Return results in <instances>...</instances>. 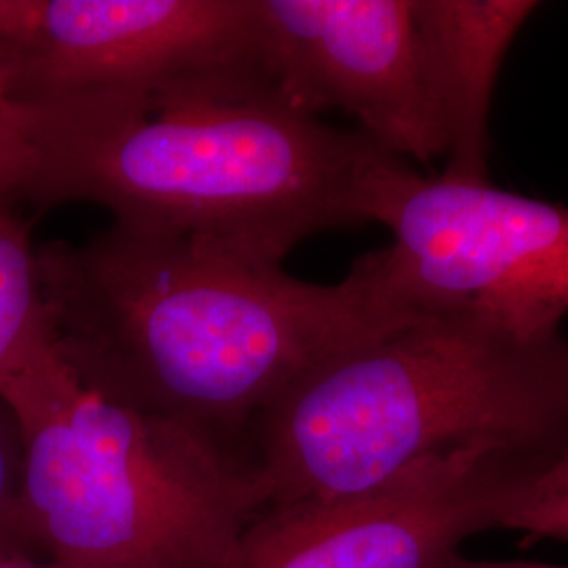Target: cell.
Listing matches in <instances>:
<instances>
[{"instance_id": "obj_1", "label": "cell", "mask_w": 568, "mask_h": 568, "mask_svg": "<svg viewBox=\"0 0 568 568\" xmlns=\"http://www.w3.org/2000/svg\"><path fill=\"white\" fill-rule=\"evenodd\" d=\"M37 260L53 349L82 386L227 453L310 368L429 316L379 251L316 284L110 225L41 244Z\"/></svg>"}, {"instance_id": "obj_2", "label": "cell", "mask_w": 568, "mask_h": 568, "mask_svg": "<svg viewBox=\"0 0 568 568\" xmlns=\"http://www.w3.org/2000/svg\"><path fill=\"white\" fill-rule=\"evenodd\" d=\"M386 154L267 84L11 100L0 203L98 204L131 234L283 265L318 232L366 224V182Z\"/></svg>"}, {"instance_id": "obj_3", "label": "cell", "mask_w": 568, "mask_h": 568, "mask_svg": "<svg viewBox=\"0 0 568 568\" xmlns=\"http://www.w3.org/2000/svg\"><path fill=\"white\" fill-rule=\"evenodd\" d=\"M255 436L264 509L356 495L466 450L548 464L568 450V337L443 310L310 368Z\"/></svg>"}, {"instance_id": "obj_4", "label": "cell", "mask_w": 568, "mask_h": 568, "mask_svg": "<svg viewBox=\"0 0 568 568\" xmlns=\"http://www.w3.org/2000/svg\"><path fill=\"white\" fill-rule=\"evenodd\" d=\"M20 429L21 528L70 568H222L262 514L246 464L87 389L53 339L0 387Z\"/></svg>"}, {"instance_id": "obj_5", "label": "cell", "mask_w": 568, "mask_h": 568, "mask_svg": "<svg viewBox=\"0 0 568 568\" xmlns=\"http://www.w3.org/2000/svg\"><path fill=\"white\" fill-rule=\"evenodd\" d=\"M366 224L405 302L436 314L469 307L528 337L556 335L568 314V206L490 183L448 182L386 154L368 175Z\"/></svg>"}, {"instance_id": "obj_6", "label": "cell", "mask_w": 568, "mask_h": 568, "mask_svg": "<svg viewBox=\"0 0 568 568\" xmlns=\"http://www.w3.org/2000/svg\"><path fill=\"white\" fill-rule=\"evenodd\" d=\"M13 102L267 84L257 0H0Z\"/></svg>"}, {"instance_id": "obj_7", "label": "cell", "mask_w": 568, "mask_h": 568, "mask_svg": "<svg viewBox=\"0 0 568 568\" xmlns=\"http://www.w3.org/2000/svg\"><path fill=\"white\" fill-rule=\"evenodd\" d=\"M265 77L297 112L339 110L398 159L447 156L415 0H257Z\"/></svg>"}, {"instance_id": "obj_8", "label": "cell", "mask_w": 568, "mask_h": 568, "mask_svg": "<svg viewBox=\"0 0 568 568\" xmlns=\"http://www.w3.org/2000/svg\"><path fill=\"white\" fill-rule=\"evenodd\" d=\"M535 466L466 450L356 495L264 509L222 568H440L464 539L495 528L504 493Z\"/></svg>"}, {"instance_id": "obj_9", "label": "cell", "mask_w": 568, "mask_h": 568, "mask_svg": "<svg viewBox=\"0 0 568 568\" xmlns=\"http://www.w3.org/2000/svg\"><path fill=\"white\" fill-rule=\"evenodd\" d=\"M530 0H415L447 138L440 178L488 182V116L509 47L537 11Z\"/></svg>"}, {"instance_id": "obj_10", "label": "cell", "mask_w": 568, "mask_h": 568, "mask_svg": "<svg viewBox=\"0 0 568 568\" xmlns=\"http://www.w3.org/2000/svg\"><path fill=\"white\" fill-rule=\"evenodd\" d=\"M51 339L37 246L28 225L0 203V387Z\"/></svg>"}, {"instance_id": "obj_11", "label": "cell", "mask_w": 568, "mask_h": 568, "mask_svg": "<svg viewBox=\"0 0 568 568\" xmlns=\"http://www.w3.org/2000/svg\"><path fill=\"white\" fill-rule=\"evenodd\" d=\"M495 528L568 541V450L516 476L497 506Z\"/></svg>"}, {"instance_id": "obj_12", "label": "cell", "mask_w": 568, "mask_h": 568, "mask_svg": "<svg viewBox=\"0 0 568 568\" xmlns=\"http://www.w3.org/2000/svg\"><path fill=\"white\" fill-rule=\"evenodd\" d=\"M21 469L20 429L9 408L0 403V549H20L37 556L21 528Z\"/></svg>"}, {"instance_id": "obj_13", "label": "cell", "mask_w": 568, "mask_h": 568, "mask_svg": "<svg viewBox=\"0 0 568 568\" xmlns=\"http://www.w3.org/2000/svg\"><path fill=\"white\" fill-rule=\"evenodd\" d=\"M0 568H70L20 549H0Z\"/></svg>"}, {"instance_id": "obj_14", "label": "cell", "mask_w": 568, "mask_h": 568, "mask_svg": "<svg viewBox=\"0 0 568 568\" xmlns=\"http://www.w3.org/2000/svg\"><path fill=\"white\" fill-rule=\"evenodd\" d=\"M440 568H568L554 567V565H532V562H476V560H466L459 556H453L448 562Z\"/></svg>"}, {"instance_id": "obj_15", "label": "cell", "mask_w": 568, "mask_h": 568, "mask_svg": "<svg viewBox=\"0 0 568 568\" xmlns=\"http://www.w3.org/2000/svg\"><path fill=\"white\" fill-rule=\"evenodd\" d=\"M9 105H11V98L7 95V89H4V84L0 81V121L4 119V114H7Z\"/></svg>"}]
</instances>
